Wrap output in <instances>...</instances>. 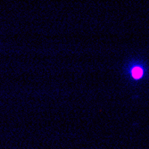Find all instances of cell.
Returning <instances> with one entry per match:
<instances>
[{
    "label": "cell",
    "instance_id": "1",
    "mask_svg": "<svg viewBox=\"0 0 149 149\" xmlns=\"http://www.w3.org/2000/svg\"><path fill=\"white\" fill-rule=\"evenodd\" d=\"M131 75L134 79H140L143 76V69L139 66L134 67L131 71Z\"/></svg>",
    "mask_w": 149,
    "mask_h": 149
}]
</instances>
